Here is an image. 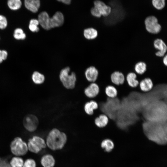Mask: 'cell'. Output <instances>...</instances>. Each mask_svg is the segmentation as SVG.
Listing matches in <instances>:
<instances>
[{
    "label": "cell",
    "instance_id": "27",
    "mask_svg": "<svg viewBox=\"0 0 167 167\" xmlns=\"http://www.w3.org/2000/svg\"><path fill=\"white\" fill-rule=\"evenodd\" d=\"M24 163V161L21 157L16 156L11 159L9 164L11 167H23Z\"/></svg>",
    "mask_w": 167,
    "mask_h": 167
},
{
    "label": "cell",
    "instance_id": "7",
    "mask_svg": "<svg viewBox=\"0 0 167 167\" xmlns=\"http://www.w3.org/2000/svg\"><path fill=\"white\" fill-rule=\"evenodd\" d=\"M23 123L24 127L28 131L32 132L37 129L39 124V120L35 115L29 114L24 118Z\"/></svg>",
    "mask_w": 167,
    "mask_h": 167
},
{
    "label": "cell",
    "instance_id": "33",
    "mask_svg": "<svg viewBox=\"0 0 167 167\" xmlns=\"http://www.w3.org/2000/svg\"><path fill=\"white\" fill-rule=\"evenodd\" d=\"M90 12L93 16L96 18H99L102 16L98 10L94 6L91 8Z\"/></svg>",
    "mask_w": 167,
    "mask_h": 167
},
{
    "label": "cell",
    "instance_id": "15",
    "mask_svg": "<svg viewBox=\"0 0 167 167\" xmlns=\"http://www.w3.org/2000/svg\"><path fill=\"white\" fill-rule=\"evenodd\" d=\"M139 86L140 90L144 92H148L151 91L153 87V84L151 79L145 78L139 82Z\"/></svg>",
    "mask_w": 167,
    "mask_h": 167
},
{
    "label": "cell",
    "instance_id": "2",
    "mask_svg": "<svg viewBox=\"0 0 167 167\" xmlns=\"http://www.w3.org/2000/svg\"><path fill=\"white\" fill-rule=\"evenodd\" d=\"M67 139L66 135L57 128L52 129L49 133L46 139V146L53 150L62 149Z\"/></svg>",
    "mask_w": 167,
    "mask_h": 167
},
{
    "label": "cell",
    "instance_id": "22",
    "mask_svg": "<svg viewBox=\"0 0 167 167\" xmlns=\"http://www.w3.org/2000/svg\"><path fill=\"white\" fill-rule=\"evenodd\" d=\"M134 70L136 74L142 75L147 71V65L144 62H138L135 64Z\"/></svg>",
    "mask_w": 167,
    "mask_h": 167
},
{
    "label": "cell",
    "instance_id": "37",
    "mask_svg": "<svg viewBox=\"0 0 167 167\" xmlns=\"http://www.w3.org/2000/svg\"><path fill=\"white\" fill-rule=\"evenodd\" d=\"M162 62L164 65L166 66H167V55L166 54H165L164 56L163 57Z\"/></svg>",
    "mask_w": 167,
    "mask_h": 167
},
{
    "label": "cell",
    "instance_id": "8",
    "mask_svg": "<svg viewBox=\"0 0 167 167\" xmlns=\"http://www.w3.org/2000/svg\"><path fill=\"white\" fill-rule=\"evenodd\" d=\"M153 46L157 50L155 53L156 56L162 57L165 54L167 50V46L163 40L161 38H157L153 42Z\"/></svg>",
    "mask_w": 167,
    "mask_h": 167
},
{
    "label": "cell",
    "instance_id": "32",
    "mask_svg": "<svg viewBox=\"0 0 167 167\" xmlns=\"http://www.w3.org/2000/svg\"><path fill=\"white\" fill-rule=\"evenodd\" d=\"M7 25V21L6 17L4 16L0 15V29L5 28Z\"/></svg>",
    "mask_w": 167,
    "mask_h": 167
},
{
    "label": "cell",
    "instance_id": "19",
    "mask_svg": "<svg viewBox=\"0 0 167 167\" xmlns=\"http://www.w3.org/2000/svg\"><path fill=\"white\" fill-rule=\"evenodd\" d=\"M54 157L49 154H45L41 158V163L43 167H53L55 164Z\"/></svg>",
    "mask_w": 167,
    "mask_h": 167
},
{
    "label": "cell",
    "instance_id": "6",
    "mask_svg": "<svg viewBox=\"0 0 167 167\" xmlns=\"http://www.w3.org/2000/svg\"><path fill=\"white\" fill-rule=\"evenodd\" d=\"M27 146L28 150L30 152L37 153L46 147V142L42 138L34 136L28 140Z\"/></svg>",
    "mask_w": 167,
    "mask_h": 167
},
{
    "label": "cell",
    "instance_id": "17",
    "mask_svg": "<svg viewBox=\"0 0 167 167\" xmlns=\"http://www.w3.org/2000/svg\"><path fill=\"white\" fill-rule=\"evenodd\" d=\"M137 75L134 72H131L126 75V79L128 85L132 88L137 87L139 84V82L137 79Z\"/></svg>",
    "mask_w": 167,
    "mask_h": 167
},
{
    "label": "cell",
    "instance_id": "36",
    "mask_svg": "<svg viewBox=\"0 0 167 167\" xmlns=\"http://www.w3.org/2000/svg\"><path fill=\"white\" fill-rule=\"evenodd\" d=\"M57 1L62 2L67 5H69L71 3V0H56Z\"/></svg>",
    "mask_w": 167,
    "mask_h": 167
},
{
    "label": "cell",
    "instance_id": "18",
    "mask_svg": "<svg viewBox=\"0 0 167 167\" xmlns=\"http://www.w3.org/2000/svg\"><path fill=\"white\" fill-rule=\"evenodd\" d=\"M109 121L108 116L104 114H101L96 117L94 120L96 126L99 128H103L107 125Z\"/></svg>",
    "mask_w": 167,
    "mask_h": 167
},
{
    "label": "cell",
    "instance_id": "31",
    "mask_svg": "<svg viewBox=\"0 0 167 167\" xmlns=\"http://www.w3.org/2000/svg\"><path fill=\"white\" fill-rule=\"evenodd\" d=\"M36 166L35 161L32 159H28L24 162L23 167H36Z\"/></svg>",
    "mask_w": 167,
    "mask_h": 167
},
{
    "label": "cell",
    "instance_id": "1",
    "mask_svg": "<svg viewBox=\"0 0 167 167\" xmlns=\"http://www.w3.org/2000/svg\"><path fill=\"white\" fill-rule=\"evenodd\" d=\"M167 121H146L143 124L144 133L148 140L158 144L167 142Z\"/></svg>",
    "mask_w": 167,
    "mask_h": 167
},
{
    "label": "cell",
    "instance_id": "13",
    "mask_svg": "<svg viewBox=\"0 0 167 167\" xmlns=\"http://www.w3.org/2000/svg\"><path fill=\"white\" fill-rule=\"evenodd\" d=\"M85 75L88 81L92 83L95 82L98 79L99 71L95 66H91L86 69Z\"/></svg>",
    "mask_w": 167,
    "mask_h": 167
},
{
    "label": "cell",
    "instance_id": "35",
    "mask_svg": "<svg viewBox=\"0 0 167 167\" xmlns=\"http://www.w3.org/2000/svg\"><path fill=\"white\" fill-rule=\"evenodd\" d=\"M0 167H11L6 160L0 158Z\"/></svg>",
    "mask_w": 167,
    "mask_h": 167
},
{
    "label": "cell",
    "instance_id": "12",
    "mask_svg": "<svg viewBox=\"0 0 167 167\" xmlns=\"http://www.w3.org/2000/svg\"><path fill=\"white\" fill-rule=\"evenodd\" d=\"M100 90L99 85L96 83L93 82L85 89L84 92L88 97L93 98L98 95Z\"/></svg>",
    "mask_w": 167,
    "mask_h": 167
},
{
    "label": "cell",
    "instance_id": "29",
    "mask_svg": "<svg viewBox=\"0 0 167 167\" xmlns=\"http://www.w3.org/2000/svg\"><path fill=\"white\" fill-rule=\"evenodd\" d=\"M152 2L153 6L158 10L163 9L165 5V0H152Z\"/></svg>",
    "mask_w": 167,
    "mask_h": 167
},
{
    "label": "cell",
    "instance_id": "20",
    "mask_svg": "<svg viewBox=\"0 0 167 167\" xmlns=\"http://www.w3.org/2000/svg\"><path fill=\"white\" fill-rule=\"evenodd\" d=\"M98 108V103L96 101L92 100L86 103L84 106L85 112L89 115H92L94 110Z\"/></svg>",
    "mask_w": 167,
    "mask_h": 167
},
{
    "label": "cell",
    "instance_id": "4",
    "mask_svg": "<svg viewBox=\"0 0 167 167\" xmlns=\"http://www.w3.org/2000/svg\"><path fill=\"white\" fill-rule=\"evenodd\" d=\"M10 146L12 153L16 156L25 155L28 150L27 144L19 137L15 138L11 142Z\"/></svg>",
    "mask_w": 167,
    "mask_h": 167
},
{
    "label": "cell",
    "instance_id": "25",
    "mask_svg": "<svg viewBox=\"0 0 167 167\" xmlns=\"http://www.w3.org/2000/svg\"><path fill=\"white\" fill-rule=\"evenodd\" d=\"M101 146L102 148L105 150L106 152H110L113 148L114 144L111 139H106L102 141Z\"/></svg>",
    "mask_w": 167,
    "mask_h": 167
},
{
    "label": "cell",
    "instance_id": "28",
    "mask_svg": "<svg viewBox=\"0 0 167 167\" xmlns=\"http://www.w3.org/2000/svg\"><path fill=\"white\" fill-rule=\"evenodd\" d=\"M39 24V22L37 19H31L29 22V29L32 32H37L39 30V28L38 26Z\"/></svg>",
    "mask_w": 167,
    "mask_h": 167
},
{
    "label": "cell",
    "instance_id": "3",
    "mask_svg": "<svg viewBox=\"0 0 167 167\" xmlns=\"http://www.w3.org/2000/svg\"><path fill=\"white\" fill-rule=\"evenodd\" d=\"M59 79L63 86L67 89H73L75 85L76 77L74 72H70L68 66L62 69L59 75Z\"/></svg>",
    "mask_w": 167,
    "mask_h": 167
},
{
    "label": "cell",
    "instance_id": "26",
    "mask_svg": "<svg viewBox=\"0 0 167 167\" xmlns=\"http://www.w3.org/2000/svg\"><path fill=\"white\" fill-rule=\"evenodd\" d=\"M7 4L10 9L16 10L21 7L22 3L21 0H8Z\"/></svg>",
    "mask_w": 167,
    "mask_h": 167
},
{
    "label": "cell",
    "instance_id": "16",
    "mask_svg": "<svg viewBox=\"0 0 167 167\" xmlns=\"http://www.w3.org/2000/svg\"><path fill=\"white\" fill-rule=\"evenodd\" d=\"M24 5L28 10L34 13L37 12L40 6V0H24Z\"/></svg>",
    "mask_w": 167,
    "mask_h": 167
},
{
    "label": "cell",
    "instance_id": "14",
    "mask_svg": "<svg viewBox=\"0 0 167 167\" xmlns=\"http://www.w3.org/2000/svg\"><path fill=\"white\" fill-rule=\"evenodd\" d=\"M110 79L114 84L117 86L123 84L126 80L124 74L119 71H114L111 74Z\"/></svg>",
    "mask_w": 167,
    "mask_h": 167
},
{
    "label": "cell",
    "instance_id": "9",
    "mask_svg": "<svg viewBox=\"0 0 167 167\" xmlns=\"http://www.w3.org/2000/svg\"><path fill=\"white\" fill-rule=\"evenodd\" d=\"M93 4L94 6L98 10L102 16L107 17L111 13V7L103 1L100 0H95Z\"/></svg>",
    "mask_w": 167,
    "mask_h": 167
},
{
    "label": "cell",
    "instance_id": "24",
    "mask_svg": "<svg viewBox=\"0 0 167 167\" xmlns=\"http://www.w3.org/2000/svg\"><path fill=\"white\" fill-rule=\"evenodd\" d=\"M105 92L108 97L112 98L116 97L118 94L116 88L114 86L111 85H109L106 87Z\"/></svg>",
    "mask_w": 167,
    "mask_h": 167
},
{
    "label": "cell",
    "instance_id": "23",
    "mask_svg": "<svg viewBox=\"0 0 167 167\" xmlns=\"http://www.w3.org/2000/svg\"><path fill=\"white\" fill-rule=\"evenodd\" d=\"M32 79L33 82L37 84H40L43 83L45 80L44 75L40 72L35 71L32 74Z\"/></svg>",
    "mask_w": 167,
    "mask_h": 167
},
{
    "label": "cell",
    "instance_id": "10",
    "mask_svg": "<svg viewBox=\"0 0 167 167\" xmlns=\"http://www.w3.org/2000/svg\"><path fill=\"white\" fill-rule=\"evenodd\" d=\"M64 22V17L63 14L60 11H57L50 17V28L51 29L60 27L63 24Z\"/></svg>",
    "mask_w": 167,
    "mask_h": 167
},
{
    "label": "cell",
    "instance_id": "21",
    "mask_svg": "<svg viewBox=\"0 0 167 167\" xmlns=\"http://www.w3.org/2000/svg\"><path fill=\"white\" fill-rule=\"evenodd\" d=\"M84 37L88 40H92L96 39L98 36V32L96 29L90 27L85 29L83 31Z\"/></svg>",
    "mask_w": 167,
    "mask_h": 167
},
{
    "label": "cell",
    "instance_id": "34",
    "mask_svg": "<svg viewBox=\"0 0 167 167\" xmlns=\"http://www.w3.org/2000/svg\"><path fill=\"white\" fill-rule=\"evenodd\" d=\"M8 54L6 51L4 50H0V63L6 60Z\"/></svg>",
    "mask_w": 167,
    "mask_h": 167
},
{
    "label": "cell",
    "instance_id": "30",
    "mask_svg": "<svg viewBox=\"0 0 167 167\" xmlns=\"http://www.w3.org/2000/svg\"><path fill=\"white\" fill-rule=\"evenodd\" d=\"M14 37L18 40H24L26 37V35L23 30L21 28H17L14 31Z\"/></svg>",
    "mask_w": 167,
    "mask_h": 167
},
{
    "label": "cell",
    "instance_id": "5",
    "mask_svg": "<svg viewBox=\"0 0 167 167\" xmlns=\"http://www.w3.org/2000/svg\"><path fill=\"white\" fill-rule=\"evenodd\" d=\"M144 24L146 30L151 34H157L160 33L162 29L157 18L154 15H151L146 17Z\"/></svg>",
    "mask_w": 167,
    "mask_h": 167
},
{
    "label": "cell",
    "instance_id": "11",
    "mask_svg": "<svg viewBox=\"0 0 167 167\" xmlns=\"http://www.w3.org/2000/svg\"><path fill=\"white\" fill-rule=\"evenodd\" d=\"M50 17L48 13L45 11L41 12L38 15V20L39 24L44 29L48 30L51 29L50 27Z\"/></svg>",
    "mask_w": 167,
    "mask_h": 167
}]
</instances>
